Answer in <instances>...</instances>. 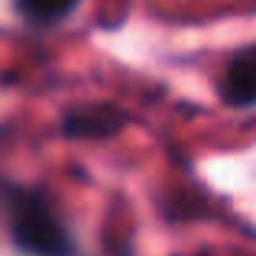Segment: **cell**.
Listing matches in <instances>:
<instances>
[{"mask_svg": "<svg viewBox=\"0 0 256 256\" xmlns=\"http://www.w3.org/2000/svg\"><path fill=\"white\" fill-rule=\"evenodd\" d=\"M10 230L26 256H72V237L39 192H16L10 198Z\"/></svg>", "mask_w": 256, "mask_h": 256, "instance_id": "obj_1", "label": "cell"}, {"mask_svg": "<svg viewBox=\"0 0 256 256\" xmlns=\"http://www.w3.org/2000/svg\"><path fill=\"white\" fill-rule=\"evenodd\" d=\"M220 98L230 107H253L256 104V46L237 49L230 56L220 78Z\"/></svg>", "mask_w": 256, "mask_h": 256, "instance_id": "obj_2", "label": "cell"}, {"mask_svg": "<svg viewBox=\"0 0 256 256\" xmlns=\"http://www.w3.org/2000/svg\"><path fill=\"white\" fill-rule=\"evenodd\" d=\"M124 114L114 107H88V110H75L65 117V133L68 136H82V140H94V136H110L124 126Z\"/></svg>", "mask_w": 256, "mask_h": 256, "instance_id": "obj_3", "label": "cell"}, {"mask_svg": "<svg viewBox=\"0 0 256 256\" xmlns=\"http://www.w3.org/2000/svg\"><path fill=\"white\" fill-rule=\"evenodd\" d=\"M78 6V0H20V10L36 23H56V20L68 16Z\"/></svg>", "mask_w": 256, "mask_h": 256, "instance_id": "obj_4", "label": "cell"}]
</instances>
